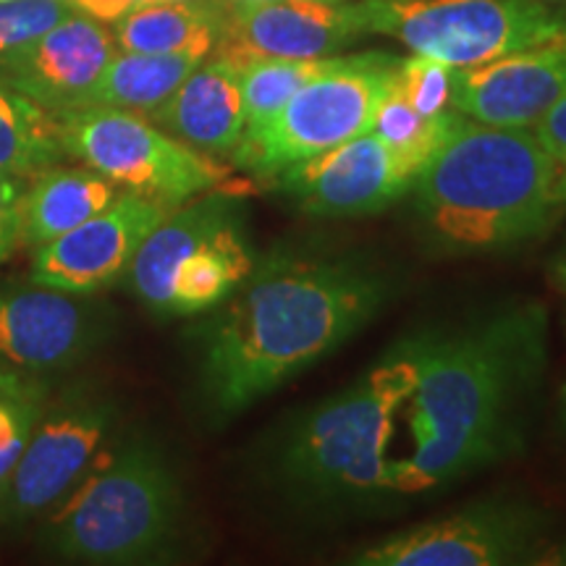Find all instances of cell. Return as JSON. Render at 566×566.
Masks as SVG:
<instances>
[{"label": "cell", "mask_w": 566, "mask_h": 566, "mask_svg": "<svg viewBox=\"0 0 566 566\" xmlns=\"http://www.w3.org/2000/svg\"><path fill=\"white\" fill-rule=\"evenodd\" d=\"M55 118L66 158L95 168L124 192L179 208L229 181L221 160L184 145L139 113L82 105Z\"/></svg>", "instance_id": "obj_8"}, {"label": "cell", "mask_w": 566, "mask_h": 566, "mask_svg": "<svg viewBox=\"0 0 566 566\" xmlns=\"http://www.w3.org/2000/svg\"><path fill=\"white\" fill-rule=\"evenodd\" d=\"M147 118L195 150L212 158H231L247 126L239 69L218 55H208Z\"/></svg>", "instance_id": "obj_17"}, {"label": "cell", "mask_w": 566, "mask_h": 566, "mask_svg": "<svg viewBox=\"0 0 566 566\" xmlns=\"http://www.w3.org/2000/svg\"><path fill=\"white\" fill-rule=\"evenodd\" d=\"M548 281L556 292L566 294V244L558 250L548 263Z\"/></svg>", "instance_id": "obj_32"}, {"label": "cell", "mask_w": 566, "mask_h": 566, "mask_svg": "<svg viewBox=\"0 0 566 566\" xmlns=\"http://www.w3.org/2000/svg\"><path fill=\"white\" fill-rule=\"evenodd\" d=\"M27 176L0 174V265L9 263L19 252L21 242V197H24Z\"/></svg>", "instance_id": "obj_30"}, {"label": "cell", "mask_w": 566, "mask_h": 566, "mask_svg": "<svg viewBox=\"0 0 566 566\" xmlns=\"http://www.w3.org/2000/svg\"><path fill=\"white\" fill-rule=\"evenodd\" d=\"M454 66L428 59V55H412L401 61L399 90L407 103L424 118L443 116L451 111V95H454Z\"/></svg>", "instance_id": "obj_27"}, {"label": "cell", "mask_w": 566, "mask_h": 566, "mask_svg": "<svg viewBox=\"0 0 566 566\" xmlns=\"http://www.w3.org/2000/svg\"><path fill=\"white\" fill-rule=\"evenodd\" d=\"M409 192L428 237L451 254L512 250L546 233L564 210L554 160L533 129L485 126L462 113Z\"/></svg>", "instance_id": "obj_3"}, {"label": "cell", "mask_w": 566, "mask_h": 566, "mask_svg": "<svg viewBox=\"0 0 566 566\" xmlns=\"http://www.w3.org/2000/svg\"><path fill=\"white\" fill-rule=\"evenodd\" d=\"M401 61L388 53L344 55L342 63L307 82L263 126L247 132L233 163L258 179L367 134L375 113L396 87Z\"/></svg>", "instance_id": "obj_6"}, {"label": "cell", "mask_w": 566, "mask_h": 566, "mask_svg": "<svg viewBox=\"0 0 566 566\" xmlns=\"http://www.w3.org/2000/svg\"><path fill=\"white\" fill-rule=\"evenodd\" d=\"M231 9H239V6H258V3H271V0H229Z\"/></svg>", "instance_id": "obj_34"}, {"label": "cell", "mask_w": 566, "mask_h": 566, "mask_svg": "<svg viewBox=\"0 0 566 566\" xmlns=\"http://www.w3.org/2000/svg\"><path fill=\"white\" fill-rule=\"evenodd\" d=\"M344 55L325 59H258L239 69L244 101V134L273 118L294 92L342 63Z\"/></svg>", "instance_id": "obj_24"}, {"label": "cell", "mask_w": 566, "mask_h": 566, "mask_svg": "<svg viewBox=\"0 0 566 566\" xmlns=\"http://www.w3.org/2000/svg\"><path fill=\"white\" fill-rule=\"evenodd\" d=\"M171 3H229V0H171Z\"/></svg>", "instance_id": "obj_36"}, {"label": "cell", "mask_w": 566, "mask_h": 566, "mask_svg": "<svg viewBox=\"0 0 566 566\" xmlns=\"http://www.w3.org/2000/svg\"><path fill=\"white\" fill-rule=\"evenodd\" d=\"M118 45L105 21L76 9L48 32L0 55V76L51 113L82 108Z\"/></svg>", "instance_id": "obj_15"}, {"label": "cell", "mask_w": 566, "mask_h": 566, "mask_svg": "<svg viewBox=\"0 0 566 566\" xmlns=\"http://www.w3.org/2000/svg\"><path fill=\"white\" fill-rule=\"evenodd\" d=\"M388 279L354 254L273 250L197 331V388L229 420L328 357L384 307Z\"/></svg>", "instance_id": "obj_2"}, {"label": "cell", "mask_w": 566, "mask_h": 566, "mask_svg": "<svg viewBox=\"0 0 566 566\" xmlns=\"http://www.w3.org/2000/svg\"><path fill=\"white\" fill-rule=\"evenodd\" d=\"M202 61L189 53L116 51L84 105L153 116Z\"/></svg>", "instance_id": "obj_22"}, {"label": "cell", "mask_w": 566, "mask_h": 566, "mask_svg": "<svg viewBox=\"0 0 566 566\" xmlns=\"http://www.w3.org/2000/svg\"><path fill=\"white\" fill-rule=\"evenodd\" d=\"M111 317L95 294L45 283H0V367L53 380L108 338Z\"/></svg>", "instance_id": "obj_11"}, {"label": "cell", "mask_w": 566, "mask_h": 566, "mask_svg": "<svg viewBox=\"0 0 566 566\" xmlns=\"http://www.w3.org/2000/svg\"><path fill=\"white\" fill-rule=\"evenodd\" d=\"M229 3H171L153 0L116 21L118 51L189 53L208 59L223 38Z\"/></svg>", "instance_id": "obj_21"}, {"label": "cell", "mask_w": 566, "mask_h": 566, "mask_svg": "<svg viewBox=\"0 0 566 566\" xmlns=\"http://www.w3.org/2000/svg\"><path fill=\"white\" fill-rule=\"evenodd\" d=\"M415 384L412 359L396 349L357 384L302 415L279 446L281 483L313 501L396 493L388 443Z\"/></svg>", "instance_id": "obj_5"}, {"label": "cell", "mask_w": 566, "mask_h": 566, "mask_svg": "<svg viewBox=\"0 0 566 566\" xmlns=\"http://www.w3.org/2000/svg\"><path fill=\"white\" fill-rule=\"evenodd\" d=\"M51 388L53 380L0 367V488L30 441Z\"/></svg>", "instance_id": "obj_26"}, {"label": "cell", "mask_w": 566, "mask_h": 566, "mask_svg": "<svg viewBox=\"0 0 566 566\" xmlns=\"http://www.w3.org/2000/svg\"><path fill=\"white\" fill-rule=\"evenodd\" d=\"M533 134L554 160L556 200L562 208H566V97L543 113L541 122L533 126Z\"/></svg>", "instance_id": "obj_29"}, {"label": "cell", "mask_w": 566, "mask_h": 566, "mask_svg": "<svg viewBox=\"0 0 566 566\" xmlns=\"http://www.w3.org/2000/svg\"><path fill=\"white\" fill-rule=\"evenodd\" d=\"M566 97V40L454 71L451 108L485 126L533 129L551 105Z\"/></svg>", "instance_id": "obj_16"}, {"label": "cell", "mask_w": 566, "mask_h": 566, "mask_svg": "<svg viewBox=\"0 0 566 566\" xmlns=\"http://www.w3.org/2000/svg\"><path fill=\"white\" fill-rule=\"evenodd\" d=\"M533 564H566V541L558 543V546L548 548L546 554H541L537 558H533Z\"/></svg>", "instance_id": "obj_33"}, {"label": "cell", "mask_w": 566, "mask_h": 566, "mask_svg": "<svg viewBox=\"0 0 566 566\" xmlns=\"http://www.w3.org/2000/svg\"><path fill=\"white\" fill-rule=\"evenodd\" d=\"M66 160L55 113L0 76V174L30 176Z\"/></svg>", "instance_id": "obj_23"}, {"label": "cell", "mask_w": 566, "mask_h": 566, "mask_svg": "<svg viewBox=\"0 0 566 566\" xmlns=\"http://www.w3.org/2000/svg\"><path fill=\"white\" fill-rule=\"evenodd\" d=\"M116 401L90 380L51 388L17 467L0 488V527L48 514L80 483L116 428Z\"/></svg>", "instance_id": "obj_9"}, {"label": "cell", "mask_w": 566, "mask_h": 566, "mask_svg": "<svg viewBox=\"0 0 566 566\" xmlns=\"http://www.w3.org/2000/svg\"><path fill=\"white\" fill-rule=\"evenodd\" d=\"M258 254L247 239L242 202H237L181 260L174 275L168 317H189L216 310L242 286Z\"/></svg>", "instance_id": "obj_19"}, {"label": "cell", "mask_w": 566, "mask_h": 566, "mask_svg": "<svg viewBox=\"0 0 566 566\" xmlns=\"http://www.w3.org/2000/svg\"><path fill=\"white\" fill-rule=\"evenodd\" d=\"M124 195L90 166L55 163L27 179L21 197V242L30 250L53 242Z\"/></svg>", "instance_id": "obj_20"}, {"label": "cell", "mask_w": 566, "mask_h": 566, "mask_svg": "<svg viewBox=\"0 0 566 566\" xmlns=\"http://www.w3.org/2000/svg\"><path fill=\"white\" fill-rule=\"evenodd\" d=\"M365 34L354 0H271L231 9L212 55L237 69L258 59H325Z\"/></svg>", "instance_id": "obj_14"}, {"label": "cell", "mask_w": 566, "mask_h": 566, "mask_svg": "<svg viewBox=\"0 0 566 566\" xmlns=\"http://www.w3.org/2000/svg\"><path fill=\"white\" fill-rule=\"evenodd\" d=\"M548 516L525 501H485L359 551L363 566H501L533 562Z\"/></svg>", "instance_id": "obj_10"}, {"label": "cell", "mask_w": 566, "mask_h": 566, "mask_svg": "<svg viewBox=\"0 0 566 566\" xmlns=\"http://www.w3.org/2000/svg\"><path fill=\"white\" fill-rule=\"evenodd\" d=\"M367 34H386L454 69L527 51L566 32V11L543 0H354Z\"/></svg>", "instance_id": "obj_7"}, {"label": "cell", "mask_w": 566, "mask_h": 566, "mask_svg": "<svg viewBox=\"0 0 566 566\" xmlns=\"http://www.w3.org/2000/svg\"><path fill=\"white\" fill-rule=\"evenodd\" d=\"M412 454L396 459V493H428L525 443L530 399L548 363V315L537 302L506 304L475 321L415 336Z\"/></svg>", "instance_id": "obj_1"}, {"label": "cell", "mask_w": 566, "mask_h": 566, "mask_svg": "<svg viewBox=\"0 0 566 566\" xmlns=\"http://www.w3.org/2000/svg\"><path fill=\"white\" fill-rule=\"evenodd\" d=\"M38 522L42 548L61 562L150 564L181 535V483L158 446L129 438L103 451Z\"/></svg>", "instance_id": "obj_4"}, {"label": "cell", "mask_w": 566, "mask_h": 566, "mask_svg": "<svg viewBox=\"0 0 566 566\" xmlns=\"http://www.w3.org/2000/svg\"><path fill=\"white\" fill-rule=\"evenodd\" d=\"M562 38H564V40H566V32H562Z\"/></svg>", "instance_id": "obj_38"}, {"label": "cell", "mask_w": 566, "mask_h": 566, "mask_svg": "<svg viewBox=\"0 0 566 566\" xmlns=\"http://www.w3.org/2000/svg\"><path fill=\"white\" fill-rule=\"evenodd\" d=\"M174 208L124 192L76 229L32 250L30 281L71 294H97L129 271L147 233Z\"/></svg>", "instance_id": "obj_13"}, {"label": "cell", "mask_w": 566, "mask_h": 566, "mask_svg": "<svg viewBox=\"0 0 566 566\" xmlns=\"http://www.w3.org/2000/svg\"><path fill=\"white\" fill-rule=\"evenodd\" d=\"M74 11L71 0H0V55L48 32Z\"/></svg>", "instance_id": "obj_28"}, {"label": "cell", "mask_w": 566, "mask_h": 566, "mask_svg": "<svg viewBox=\"0 0 566 566\" xmlns=\"http://www.w3.org/2000/svg\"><path fill=\"white\" fill-rule=\"evenodd\" d=\"M417 171L373 132L294 163L275 176L281 192L315 218L386 210L412 189Z\"/></svg>", "instance_id": "obj_12"}, {"label": "cell", "mask_w": 566, "mask_h": 566, "mask_svg": "<svg viewBox=\"0 0 566 566\" xmlns=\"http://www.w3.org/2000/svg\"><path fill=\"white\" fill-rule=\"evenodd\" d=\"M237 202H242L237 195L226 192L221 187L210 189V192L174 208L147 233L124 275L134 296L147 310L168 317L174 275L179 271L181 260Z\"/></svg>", "instance_id": "obj_18"}, {"label": "cell", "mask_w": 566, "mask_h": 566, "mask_svg": "<svg viewBox=\"0 0 566 566\" xmlns=\"http://www.w3.org/2000/svg\"><path fill=\"white\" fill-rule=\"evenodd\" d=\"M71 3L80 11L90 13V17H95L97 21H105V24L113 21V24H116V21L126 17L132 9L153 3V0H71Z\"/></svg>", "instance_id": "obj_31"}, {"label": "cell", "mask_w": 566, "mask_h": 566, "mask_svg": "<svg viewBox=\"0 0 566 566\" xmlns=\"http://www.w3.org/2000/svg\"><path fill=\"white\" fill-rule=\"evenodd\" d=\"M457 118L459 111L454 108L436 118L420 116V113L407 103V97L401 95L399 80H396V87L388 92L386 101L380 103L378 113H375L370 132L375 137L384 139L394 153H399L401 158L420 174L424 160L436 153V147L446 139V134L451 132Z\"/></svg>", "instance_id": "obj_25"}, {"label": "cell", "mask_w": 566, "mask_h": 566, "mask_svg": "<svg viewBox=\"0 0 566 566\" xmlns=\"http://www.w3.org/2000/svg\"><path fill=\"white\" fill-rule=\"evenodd\" d=\"M543 3H554V6H562V3H566V0H543Z\"/></svg>", "instance_id": "obj_37"}, {"label": "cell", "mask_w": 566, "mask_h": 566, "mask_svg": "<svg viewBox=\"0 0 566 566\" xmlns=\"http://www.w3.org/2000/svg\"><path fill=\"white\" fill-rule=\"evenodd\" d=\"M558 405H562V420L566 424V384L562 388V394H558Z\"/></svg>", "instance_id": "obj_35"}]
</instances>
